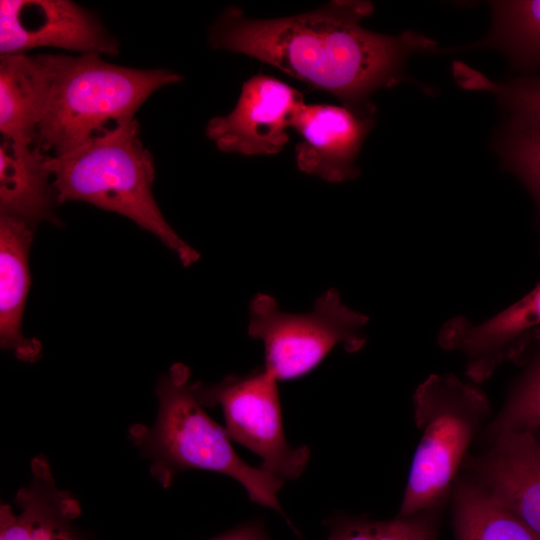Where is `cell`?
<instances>
[{
	"mask_svg": "<svg viewBox=\"0 0 540 540\" xmlns=\"http://www.w3.org/2000/svg\"><path fill=\"white\" fill-rule=\"evenodd\" d=\"M373 12L364 1H331L277 19H251L229 7L210 29L213 48L241 53L334 95L355 111L374 113L370 95L399 83L407 58L434 47L413 32L383 35L361 26Z\"/></svg>",
	"mask_w": 540,
	"mask_h": 540,
	"instance_id": "cell-1",
	"label": "cell"
},
{
	"mask_svg": "<svg viewBox=\"0 0 540 540\" xmlns=\"http://www.w3.org/2000/svg\"><path fill=\"white\" fill-rule=\"evenodd\" d=\"M49 86L35 146L59 156L134 120L158 89L182 80L166 69H136L101 55L48 54Z\"/></svg>",
	"mask_w": 540,
	"mask_h": 540,
	"instance_id": "cell-2",
	"label": "cell"
},
{
	"mask_svg": "<svg viewBox=\"0 0 540 540\" xmlns=\"http://www.w3.org/2000/svg\"><path fill=\"white\" fill-rule=\"evenodd\" d=\"M194 384L186 365L171 366L157 385L155 424L130 431L134 443L152 459L154 478L169 487L175 475L187 469L218 472L239 482L251 501L282 513L278 493L285 481L238 456L226 429L205 412Z\"/></svg>",
	"mask_w": 540,
	"mask_h": 540,
	"instance_id": "cell-3",
	"label": "cell"
},
{
	"mask_svg": "<svg viewBox=\"0 0 540 540\" xmlns=\"http://www.w3.org/2000/svg\"><path fill=\"white\" fill-rule=\"evenodd\" d=\"M46 167L58 203L84 201L129 218L155 235L185 267L200 258L167 223L153 197V157L135 119L76 150L48 155Z\"/></svg>",
	"mask_w": 540,
	"mask_h": 540,
	"instance_id": "cell-4",
	"label": "cell"
},
{
	"mask_svg": "<svg viewBox=\"0 0 540 540\" xmlns=\"http://www.w3.org/2000/svg\"><path fill=\"white\" fill-rule=\"evenodd\" d=\"M413 401L421 438L402 500L401 517H412L445 494L490 411L481 390L451 374L430 375L417 387Z\"/></svg>",
	"mask_w": 540,
	"mask_h": 540,
	"instance_id": "cell-5",
	"label": "cell"
},
{
	"mask_svg": "<svg viewBox=\"0 0 540 540\" xmlns=\"http://www.w3.org/2000/svg\"><path fill=\"white\" fill-rule=\"evenodd\" d=\"M368 317L341 302L335 289L319 297L309 313L283 312L269 295L250 303L248 334L264 344V369L277 380L303 376L337 345L356 352L365 344Z\"/></svg>",
	"mask_w": 540,
	"mask_h": 540,
	"instance_id": "cell-6",
	"label": "cell"
},
{
	"mask_svg": "<svg viewBox=\"0 0 540 540\" xmlns=\"http://www.w3.org/2000/svg\"><path fill=\"white\" fill-rule=\"evenodd\" d=\"M277 381L263 368L213 385L195 382L194 387L204 407H221L230 439L258 455L262 469L295 480L308 464L310 449L293 447L286 439Z\"/></svg>",
	"mask_w": 540,
	"mask_h": 540,
	"instance_id": "cell-7",
	"label": "cell"
},
{
	"mask_svg": "<svg viewBox=\"0 0 540 540\" xmlns=\"http://www.w3.org/2000/svg\"><path fill=\"white\" fill-rule=\"evenodd\" d=\"M40 47L114 55L119 44L91 12L72 1L1 0L0 54Z\"/></svg>",
	"mask_w": 540,
	"mask_h": 540,
	"instance_id": "cell-8",
	"label": "cell"
},
{
	"mask_svg": "<svg viewBox=\"0 0 540 540\" xmlns=\"http://www.w3.org/2000/svg\"><path fill=\"white\" fill-rule=\"evenodd\" d=\"M303 103L295 88L268 75H255L243 83L229 114L208 121L206 135L222 152L274 155L289 142L288 131Z\"/></svg>",
	"mask_w": 540,
	"mask_h": 540,
	"instance_id": "cell-9",
	"label": "cell"
},
{
	"mask_svg": "<svg viewBox=\"0 0 540 540\" xmlns=\"http://www.w3.org/2000/svg\"><path fill=\"white\" fill-rule=\"evenodd\" d=\"M439 344L466 360V374L475 383L489 379L507 362L519 361L540 344V283L519 301L483 323L464 317L447 321Z\"/></svg>",
	"mask_w": 540,
	"mask_h": 540,
	"instance_id": "cell-10",
	"label": "cell"
},
{
	"mask_svg": "<svg viewBox=\"0 0 540 540\" xmlns=\"http://www.w3.org/2000/svg\"><path fill=\"white\" fill-rule=\"evenodd\" d=\"M373 116L345 106L303 103L292 124L301 138L295 148L298 169L331 183L357 177L356 160Z\"/></svg>",
	"mask_w": 540,
	"mask_h": 540,
	"instance_id": "cell-11",
	"label": "cell"
},
{
	"mask_svg": "<svg viewBox=\"0 0 540 540\" xmlns=\"http://www.w3.org/2000/svg\"><path fill=\"white\" fill-rule=\"evenodd\" d=\"M494 437L495 445L478 464L479 486L540 536V432Z\"/></svg>",
	"mask_w": 540,
	"mask_h": 540,
	"instance_id": "cell-12",
	"label": "cell"
},
{
	"mask_svg": "<svg viewBox=\"0 0 540 540\" xmlns=\"http://www.w3.org/2000/svg\"><path fill=\"white\" fill-rule=\"evenodd\" d=\"M33 479L16 495L18 511L0 508V540H79L70 521L80 513L77 500L56 488L47 461L31 463Z\"/></svg>",
	"mask_w": 540,
	"mask_h": 540,
	"instance_id": "cell-13",
	"label": "cell"
},
{
	"mask_svg": "<svg viewBox=\"0 0 540 540\" xmlns=\"http://www.w3.org/2000/svg\"><path fill=\"white\" fill-rule=\"evenodd\" d=\"M33 233L34 227L25 221L0 215V344L25 362L37 361L42 350L38 339L25 337L21 330Z\"/></svg>",
	"mask_w": 540,
	"mask_h": 540,
	"instance_id": "cell-14",
	"label": "cell"
},
{
	"mask_svg": "<svg viewBox=\"0 0 540 540\" xmlns=\"http://www.w3.org/2000/svg\"><path fill=\"white\" fill-rule=\"evenodd\" d=\"M48 86V54L1 55L0 131L4 140L35 146Z\"/></svg>",
	"mask_w": 540,
	"mask_h": 540,
	"instance_id": "cell-15",
	"label": "cell"
},
{
	"mask_svg": "<svg viewBox=\"0 0 540 540\" xmlns=\"http://www.w3.org/2000/svg\"><path fill=\"white\" fill-rule=\"evenodd\" d=\"M46 154L36 146L2 140L0 145V215L25 221L35 228L55 222L57 202Z\"/></svg>",
	"mask_w": 540,
	"mask_h": 540,
	"instance_id": "cell-16",
	"label": "cell"
},
{
	"mask_svg": "<svg viewBox=\"0 0 540 540\" xmlns=\"http://www.w3.org/2000/svg\"><path fill=\"white\" fill-rule=\"evenodd\" d=\"M492 32L482 44L502 51L525 76L540 74V0L494 3Z\"/></svg>",
	"mask_w": 540,
	"mask_h": 540,
	"instance_id": "cell-17",
	"label": "cell"
},
{
	"mask_svg": "<svg viewBox=\"0 0 540 540\" xmlns=\"http://www.w3.org/2000/svg\"><path fill=\"white\" fill-rule=\"evenodd\" d=\"M456 540H540L518 517L473 483L456 495Z\"/></svg>",
	"mask_w": 540,
	"mask_h": 540,
	"instance_id": "cell-18",
	"label": "cell"
},
{
	"mask_svg": "<svg viewBox=\"0 0 540 540\" xmlns=\"http://www.w3.org/2000/svg\"><path fill=\"white\" fill-rule=\"evenodd\" d=\"M456 76L464 87L496 93L510 114V127L540 131V74L495 83L461 65Z\"/></svg>",
	"mask_w": 540,
	"mask_h": 540,
	"instance_id": "cell-19",
	"label": "cell"
},
{
	"mask_svg": "<svg viewBox=\"0 0 540 540\" xmlns=\"http://www.w3.org/2000/svg\"><path fill=\"white\" fill-rule=\"evenodd\" d=\"M515 430H540V344L490 431L496 436Z\"/></svg>",
	"mask_w": 540,
	"mask_h": 540,
	"instance_id": "cell-20",
	"label": "cell"
},
{
	"mask_svg": "<svg viewBox=\"0 0 540 540\" xmlns=\"http://www.w3.org/2000/svg\"><path fill=\"white\" fill-rule=\"evenodd\" d=\"M501 149L506 167L533 197L540 222V131L509 126Z\"/></svg>",
	"mask_w": 540,
	"mask_h": 540,
	"instance_id": "cell-21",
	"label": "cell"
},
{
	"mask_svg": "<svg viewBox=\"0 0 540 540\" xmlns=\"http://www.w3.org/2000/svg\"><path fill=\"white\" fill-rule=\"evenodd\" d=\"M327 540H432L430 529L410 517L391 521H352L334 528Z\"/></svg>",
	"mask_w": 540,
	"mask_h": 540,
	"instance_id": "cell-22",
	"label": "cell"
},
{
	"mask_svg": "<svg viewBox=\"0 0 540 540\" xmlns=\"http://www.w3.org/2000/svg\"><path fill=\"white\" fill-rule=\"evenodd\" d=\"M210 540H269L264 530L256 524H247Z\"/></svg>",
	"mask_w": 540,
	"mask_h": 540,
	"instance_id": "cell-23",
	"label": "cell"
}]
</instances>
